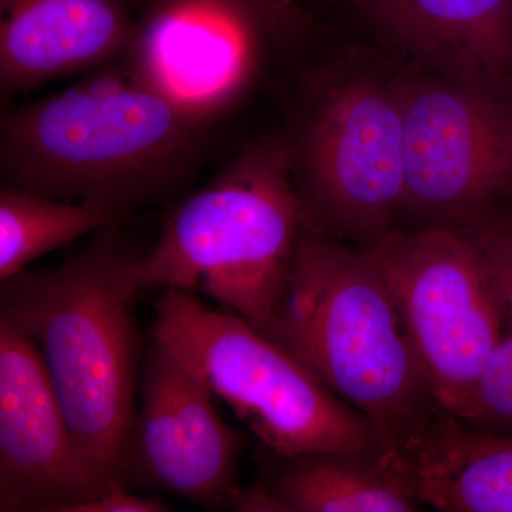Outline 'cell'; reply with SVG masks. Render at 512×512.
<instances>
[{"instance_id": "cell-1", "label": "cell", "mask_w": 512, "mask_h": 512, "mask_svg": "<svg viewBox=\"0 0 512 512\" xmlns=\"http://www.w3.org/2000/svg\"><path fill=\"white\" fill-rule=\"evenodd\" d=\"M212 127L141 82L119 59L3 114L2 184L128 220L191 180Z\"/></svg>"}, {"instance_id": "cell-2", "label": "cell", "mask_w": 512, "mask_h": 512, "mask_svg": "<svg viewBox=\"0 0 512 512\" xmlns=\"http://www.w3.org/2000/svg\"><path fill=\"white\" fill-rule=\"evenodd\" d=\"M144 252L97 231L57 268L23 271L0 288V319L35 342L87 466L103 491L126 483L136 417V268Z\"/></svg>"}, {"instance_id": "cell-3", "label": "cell", "mask_w": 512, "mask_h": 512, "mask_svg": "<svg viewBox=\"0 0 512 512\" xmlns=\"http://www.w3.org/2000/svg\"><path fill=\"white\" fill-rule=\"evenodd\" d=\"M265 335L365 416L387 448L441 412L372 247L302 228Z\"/></svg>"}, {"instance_id": "cell-4", "label": "cell", "mask_w": 512, "mask_h": 512, "mask_svg": "<svg viewBox=\"0 0 512 512\" xmlns=\"http://www.w3.org/2000/svg\"><path fill=\"white\" fill-rule=\"evenodd\" d=\"M302 228L284 137L256 138L171 211L137 264L138 288L200 291L265 333Z\"/></svg>"}, {"instance_id": "cell-5", "label": "cell", "mask_w": 512, "mask_h": 512, "mask_svg": "<svg viewBox=\"0 0 512 512\" xmlns=\"http://www.w3.org/2000/svg\"><path fill=\"white\" fill-rule=\"evenodd\" d=\"M284 140L303 228L370 247L403 215L399 77L329 63L299 70Z\"/></svg>"}, {"instance_id": "cell-6", "label": "cell", "mask_w": 512, "mask_h": 512, "mask_svg": "<svg viewBox=\"0 0 512 512\" xmlns=\"http://www.w3.org/2000/svg\"><path fill=\"white\" fill-rule=\"evenodd\" d=\"M153 339L187 362L278 457L387 448L365 416L291 353L241 316L211 309L194 292L165 289L156 303Z\"/></svg>"}, {"instance_id": "cell-7", "label": "cell", "mask_w": 512, "mask_h": 512, "mask_svg": "<svg viewBox=\"0 0 512 512\" xmlns=\"http://www.w3.org/2000/svg\"><path fill=\"white\" fill-rule=\"evenodd\" d=\"M370 247L434 399L463 419L503 328L483 247L467 227L448 225L394 228Z\"/></svg>"}, {"instance_id": "cell-8", "label": "cell", "mask_w": 512, "mask_h": 512, "mask_svg": "<svg viewBox=\"0 0 512 512\" xmlns=\"http://www.w3.org/2000/svg\"><path fill=\"white\" fill-rule=\"evenodd\" d=\"M403 214L460 227L512 200V82L399 77Z\"/></svg>"}, {"instance_id": "cell-9", "label": "cell", "mask_w": 512, "mask_h": 512, "mask_svg": "<svg viewBox=\"0 0 512 512\" xmlns=\"http://www.w3.org/2000/svg\"><path fill=\"white\" fill-rule=\"evenodd\" d=\"M126 483L234 510L242 439L221 419L214 393L173 350L153 339L141 369Z\"/></svg>"}, {"instance_id": "cell-10", "label": "cell", "mask_w": 512, "mask_h": 512, "mask_svg": "<svg viewBox=\"0 0 512 512\" xmlns=\"http://www.w3.org/2000/svg\"><path fill=\"white\" fill-rule=\"evenodd\" d=\"M269 45L241 12L217 0H161L141 9L121 59L192 119L215 126L254 83Z\"/></svg>"}, {"instance_id": "cell-11", "label": "cell", "mask_w": 512, "mask_h": 512, "mask_svg": "<svg viewBox=\"0 0 512 512\" xmlns=\"http://www.w3.org/2000/svg\"><path fill=\"white\" fill-rule=\"evenodd\" d=\"M101 493L42 353L0 319V511L72 512Z\"/></svg>"}, {"instance_id": "cell-12", "label": "cell", "mask_w": 512, "mask_h": 512, "mask_svg": "<svg viewBox=\"0 0 512 512\" xmlns=\"http://www.w3.org/2000/svg\"><path fill=\"white\" fill-rule=\"evenodd\" d=\"M131 0H0V89L25 92L121 59L137 16Z\"/></svg>"}, {"instance_id": "cell-13", "label": "cell", "mask_w": 512, "mask_h": 512, "mask_svg": "<svg viewBox=\"0 0 512 512\" xmlns=\"http://www.w3.org/2000/svg\"><path fill=\"white\" fill-rule=\"evenodd\" d=\"M377 35L434 73L512 82V0H349Z\"/></svg>"}, {"instance_id": "cell-14", "label": "cell", "mask_w": 512, "mask_h": 512, "mask_svg": "<svg viewBox=\"0 0 512 512\" xmlns=\"http://www.w3.org/2000/svg\"><path fill=\"white\" fill-rule=\"evenodd\" d=\"M421 504L443 512H512V436L441 412L383 453Z\"/></svg>"}, {"instance_id": "cell-15", "label": "cell", "mask_w": 512, "mask_h": 512, "mask_svg": "<svg viewBox=\"0 0 512 512\" xmlns=\"http://www.w3.org/2000/svg\"><path fill=\"white\" fill-rule=\"evenodd\" d=\"M384 451V450H383ZM383 451H319L278 457L264 483L245 490L247 512H412L419 498Z\"/></svg>"}, {"instance_id": "cell-16", "label": "cell", "mask_w": 512, "mask_h": 512, "mask_svg": "<svg viewBox=\"0 0 512 512\" xmlns=\"http://www.w3.org/2000/svg\"><path fill=\"white\" fill-rule=\"evenodd\" d=\"M124 218L82 202L53 200L2 184L0 188V281L22 274L47 252Z\"/></svg>"}, {"instance_id": "cell-17", "label": "cell", "mask_w": 512, "mask_h": 512, "mask_svg": "<svg viewBox=\"0 0 512 512\" xmlns=\"http://www.w3.org/2000/svg\"><path fill=\"white\" fill-rule=\"evenodd\" d=\"M473 232L483 247L503 301V328L464 423L512 436V211L503 207L460 225Z\"/></svg>"}, {"instance_id": "cell-18", "label": "cell", "mask_w": 512, "mask_h": 512, "mask_svg": "<svg viewBox=\"0 0 512 512\" xmlns=\"http://www.w3.org/2000/svg\"><path fill=\"white\" fill-rule=\"evenodd\" d=\"M161 0H131L141 10ZM247 16L261 30L269 45L282 49L301 42L316 29L309 13L298 0H217Z\"/></svg>"}, {"instance_id": "cell-19", "label": "cell", "mask_w": 512, "mask_h": 512, "mask_svg": "<svg viewBox=\"0 0 512 512\" xmlns=\"http://www.w3.org/2000/svg\"><path fill=\"white\" fill-rule=\"evenodd\" d=\"M167 505L150 498L137 497L127 490V485L114 484L107 487L93 500L79 504L72 512H164Z\"/></svg>"}, {"instance_id": "cell-20", "label": "cell", "mask_w": 512, "mask_h": 512, "mask_svg": "<svg viewBox=\"0 0 512 512\" xmlns=\"http://www.w3.org/2000/svg\"><path fill=\"white\" fill-rule=\"evenodd\" d=\"M316 2H336V0H316ZM346 2H349V0H346Z\"/></svg>"}]
</instances>
